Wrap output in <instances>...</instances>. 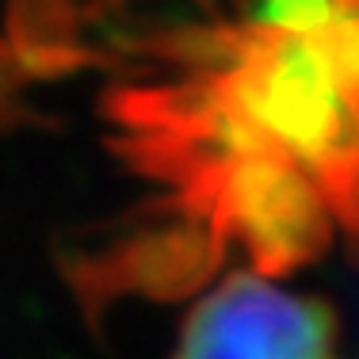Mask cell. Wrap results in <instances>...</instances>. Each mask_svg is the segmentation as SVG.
Returning <instances> with one entry per match:
<instances>
[{
    "mask_svg": "<svg viewBox=\"0 0 359 359\" xmlns=\"http://www.w3.org/2000/svg\"><path fill=\"white\" fill-rule=\"evenodd\" d=\"M165 57L180 76L111 107L172 215L126 276L184 283L229 245L283 268L359 241V0H249Z\"/></svg>",
    "mask_w": 359,
    "mask_h": 359,
    "instance_id": "cell-1",
    "label": "cell"
},
{
    "mask_svg": "<svg viewBox=\"0 0 359 359\" xmlns=\"http://www.w3.org/2000/svg\"><path fill=\"white\" fill-rule=\"evenodd\" d=\"M176 359H340L332 313L306 294L237 276L195 306Z\"/></svg>",
    "mask_w": 359,
    "mask_h": 359,
    "instance_id": "cell-2",
    "label": "cell"
}]
</instances>
